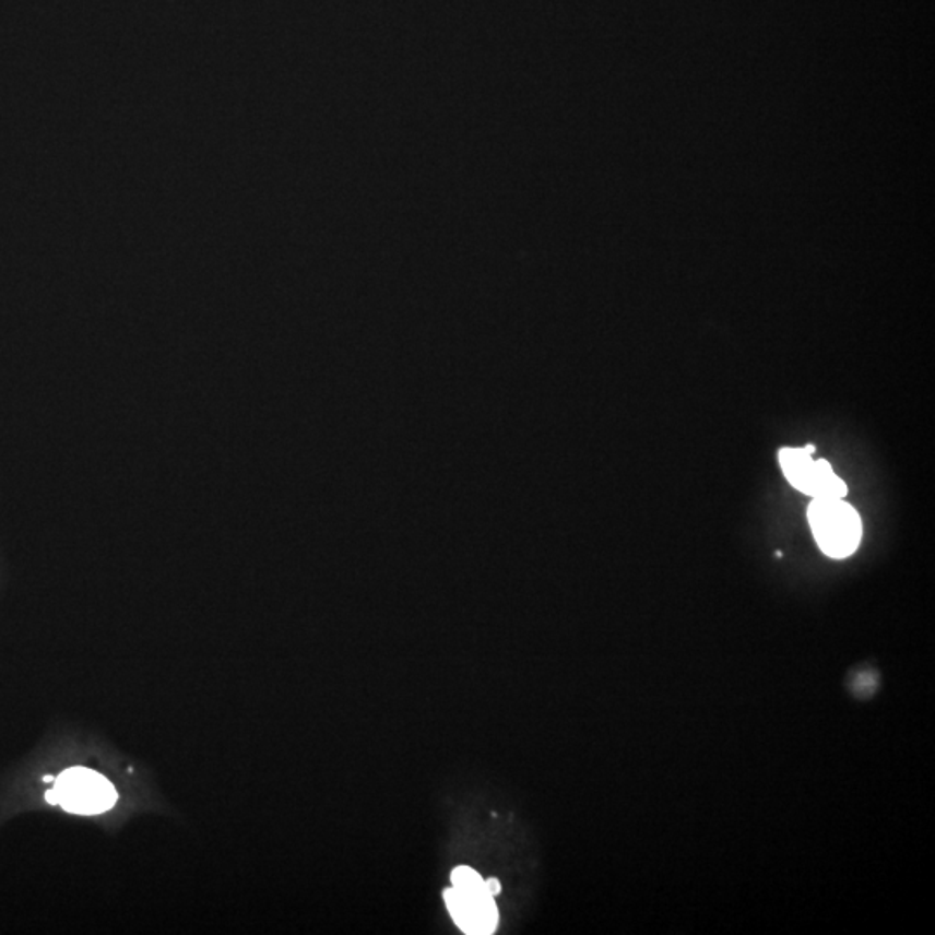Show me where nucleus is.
<instances>
[{
    "label": "nucleus",
    "mask_w": 935,
    "mask_h": 935,
    "mask_svg": "<svg viewBox=\"0 0 935 935\" xmlns=\"http://www.w3.org/2000/svg\"><path fill=\"white\" fill-rule=\"evenodd\" d=\"M810 531L825 555L848 558L856 552L863 535L860 514L843 497H816L807 510Z\"/></svg>",
    "instance_id": "obj_1"
},
{
    "label": "nucleus",
    "mask_w": 935,
    "mask_h": 935,
    "mask_svg": "<svg viewBox=\"0 0 935 935\" xmlns=\"http://www.w3.org/2000/svg\"><path fill=\"white\" fill-rule=\"evenodd\" d=\"M46 798L52 806H61L73 815L94 816L111 809L118 794L111 781L99 772L70 768L55 781Z\"/></svg>",
    "instance_id": "obj_2"
},
{
    "label": "nucleus",
    "mask_w": 935,
    "mask_h": 935,
    "mask_svg": "<svg viewBox=\"0 0 935 935\" xmlns=\"http://www.w3.org/2000/svg\"><path fill=\"white\" fill-rule=\"evenodd\" d=\"M778 460L790 485L813 499L848 496V485L836 475L830 463L813 460L806 449H781Z\"/></svg>",
    "instance_id": "obj_3"
},
{
    "label": "nucleus",
    "mask_w": 935,
    "mask_h": 935,
    "mask_svg": "<svg viewBox=\"0 0 935 935\" xmlns=\"http://www.w3.org/2000/svg\"><path fill=\"white\" fill-rule=\"evenodd\" d=\"M449 913L458 927L466 934H493L499 922L496 902L489 890H461L451 887L443 890Z\"/></svg>",
    "instance_id": "obj_4"
},
{
    "label": "nucleus",
    "mask_w": 935,
    "mask_h": 935,
    "mask_svg": "<svg viewBox=\"0 0 935 935\" xmlns=\"http://www.w3.org/2000/svg\"><path fill=\"white\" fill-rule=\"evenodd\" d=\"M452 887L461 890H482L487 889L485 887V881L482 880L481 875L475 872L473 868H468V866H458L454 868L451 875Z\"/></svg>",
    "instance_id": "obj_5"
},
{
    "label": "nucleus",
    "mask_w": 935,
    "mask_h": 935,
    "mask_svg": "<svg viewBox=\"0 0 935 935\" xmlns=\"http://www.w3.org/2000/svg\"><path fill=\"white\" fill-rule=\"evenodd\" d=\"M485 887L489 890L490 896H497V893L501 892V881L497 880V878H489V880H485Z\"/></svg>",
    "instance_id": "obj_6"
},
{
    "label": "nucleus",
    "mask_w": 935,
    "mask_h": 935,
    "mask_svg": "<svg viewBox=\"0 0 935 935\" xmlns=\"http://www.w3.org/2000/svg\"><path fill=\"white\" fill-rule=\"evenodd\" d=\"M804 449H806V451L809 452V454H815V451H816L815 446H806V447H804Z\"/></svg>",
    "instance_id": "obj_7"
}]
</instances>
